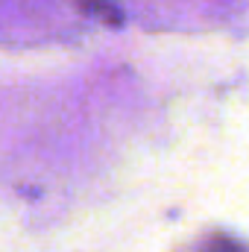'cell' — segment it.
I'll list each match as a JSON object with an SVG mask.
<instances>
[{
	"mask_svg": "<svg viewBox=\"0 0 249 252\" xmlns=\"http://www.w3.org/2000/svg\"><path fill=\"white\" fill-rule=\"evenodd\" d=\"M205 252H238V247L232 241H226V238H217V241H211V247Z\"/></svg>",
	"mask_w": 249,
	"mask_h": 252,
	"instance_id": "cell-1",
	"label": "cell"
}]
</instances>
